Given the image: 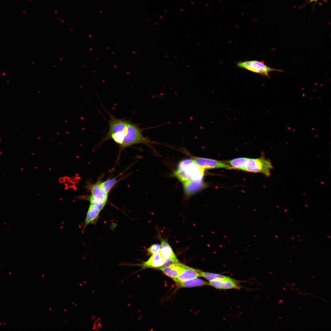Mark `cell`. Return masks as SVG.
I'll use <instances>...</instances> for the list:
<instances>
[{"label": "cell", "mask_w": 331, "mask_h": 331, "mask_svg": "<svg viewBox=\"0 0 331 331\" xmlns=\"http://www.w3.org/2000/svg\"><path fill=\"white\" fill-rule=\"evenodd\" d=\"M109 129L101 143L112 140L119 146L120 151L137 144H143L150 147L152 143L142 134L143 129L131 121L117 118L109 113Z\"/></svg>", "instance_id": "cell-1"}, {"label": "cell", "mask_w": 331, "mask_h": 331, "mask_svg": "<svg viewBox=\"0 0 331 331\" xmlns=\"http://www.w3.org/2000/svg\"><path fill=\"white\" fill-rule=\"evenodd\" d=\"M204 169L198 165L193 159H186L179 162L174 176L183 184L196 180H202Z\"/></svg>", "instance_id": "cell-2"}, {"label": "cell", "mask_w": 331, "mask_h": 331, "mask_svg": "<svg viewBox=\"0 0 331 331\" xmlns=\"http://www.w3.org/2000/svg\"><path fill=\"white\" fill-rule=\"evenodd\" d=\"M273 168L272 164L269 159L263 156L257 158H248L246 161L243 170L254 173H261L267 177L270 175V170Z\"/></svg>", "instance_id": "cell-3"}, {"label": "cell", "mask_w": 331, "mask_h": 331, "mask_svg": "<svg viewBox=\"0 0 331 331\" xmlns=\"http://www.w3.org/2000/svg\"><path fill=\"white\" fill-rule=\"evenodd\" d=\"M238 67L245 69L259 74L260 75L269 77V73L272 71H282L279 69L271 68L266 65L263 61L253 60L239 61L236 62Z\"/></svg>", "instance_id": "cell-4"}, {"label": "cell", "mask_w": 331, "mask_h": 331, "mask_svg": "<svg viewBox=\"0 0 331 331\" xmlns=\"http://www.w3.org/2000/svg\"><path fill=\"white\" fill-rule=\"evenodd\" d=\"M101 181H98L92 184L88 183L86 187L91 192L90 196L96 200L106 204L108 198V194L102 188L100 185Z\"/></svg>", "instance_id": "cell-5"}, {"label": "cell", "mask_w": 331, "mask_h": 331, "mask_svg": "<svg viewBox=\"0 0 331 331\" xmlns=\"http://www.w3.org/2000/svg\"><path fill=\"white\" fill-rule=\"evenodd\" d=\"M192 159L198 165L204 169L231 168V166L228 164L214 159L196 157H193Z\"/></svg>", "instance_id": "cell-6"}, {"label": "cell", "mask_w": 331, "mask_h": 331, "mask_svg": "<svg viewBox=\"0 0 331 331\" xmlns=\"http://www.w3.org/2000/svg\"><path fill=\"white\" fill-rule=\"evenodd\" d=\"M209 284L216 288L221 289H240V288L238 282L227 276L224 278H219L211 281Z\"/></svg>", "instance_id": "cell-7"}, {"label": "cell", "mask_w": 331, "mask_h": 331, "mask_svg": "<svg viewBox=\"0 0 331 331\" xmlns=\"http://www.w3.org/2000/svg\"><path fill=\"white\" fill-rule=\"evenodd\" d=\"M166 259L163 257L159 251L152 254L146 261L134 265L140 267L142 269L147 268H159L163 266Z\"/></svg>", "instance_id": "cell-8"}, {"label": "cell", "mask_w": 331, "mask_h": 331, "mask_svg": "<svg viewBox=\"0 0 331 331\" xmlns=\"http://www.w3.org/2000/svg\"><path fill=\"white\" fill-rule=\"evenodd\" d=\"M187 266L178 262L166 266L159 267L158 269L173 280L177 278Z\"/></svg>", "instance_id": "cell-9"}, {"label": "cell", "mask_w": 331, "mask_h": 331, "mask_svg": "<svg viewBox=\"0 0 331 331\" xmlns=\"http://www.w3.org/2000/svg\"><path fill=\"white\" fill-rule=\"evenodd\" d=\"M201 271L187 266L179 275L173 279L176 283L195 279L201 276Z\"/></svg>", "instance_id": "cell-10"}, {"label": "cell", "mask_w": 331, "mask_h": 331, "mask_svg": "<svg viewBox=\"0 0 331 331\" xmlns=\"http://www.w3.org/2000/svg\"><path fill=\"white\" fill-rule=\"evenodd\" d=\"M97 207L90 204L86 219L83 222L84 225L82 230L83 233L86 227L89 224L94 223L97 219L101 211Z\"/></svg>", "instance_id": "cell-11"}, {"label": "cell", "mask_w": 331, "mask_h": 331, "mask_svg": "<svg viewBox=\"0 0 331 331\" xmlns=\"http://www.w3.org/2000/svg\"><path fill=\"white\" fill-rule=\"evenodd\" d=\"M176 283L178 286L184 287L201 286L209 284V283L197 278Z\"/></svg>", "instance_id": "cell-12"}, {"label": "cell", "mask_w": 331, "mask_h": 331, "mask_svg": "<svg viewBox=\"0 0 331 331\" xmlns=\"http://www.w3.org/2000/svg\"><path fill=\"white\" fill-rule=\"evenodd\" d=\"M160 252L165 259L177 258L174 253L171 247L168 242L164 240L161 241Z\"/></svg>", "instance_id": "cell-13"}, {"label": "cell", "mask_w": 331, "mask_h": 331, "mask_svg": "<svg viewBox=\"0 0 331 331\" xmlns=\"http://www.w3.org/2000/svg\"><path fill=\"white\" fill-rule=\"evenodd\" d=\"M202 180H196L184 184L185 190L188 194L196 192L201 187Z\"/></svg>", "instance_id": "cell-14"}, {"label": "cell", "mask_w": 331, "mask_h": 331, "mask_svg": "<svg viewBox=\"0 0 331 331\" xmlns=\"http://www.w3.org/2000/svg\"><path fill=\"white\" fill-rule=\"evenodd\" d=\"M248 158H239L223 162L225 163L229 164L231 166L230 169L243 170L245 164Z\"/></svg>", "instance_id": "cell-15"}, {"label": "cell", "mask_w": 331, "mask_h": 331, "mask_svg": "<svg viewBox=\"0 0 331 331\" xmlns=\"http://www.w3.org/2000/svg\"><path fill=\"white\" fill-rule=\"evenodd\" d=\"M117 182V181L116 178H115L108 179L103 182L101 181L100 185L104 190L108 194Z\"/></svg>", "instance_id": "cell-16"}, {"label": "cell", "mask_w": 331, "mask_h": 331, "mask_svg": "<svg viewBox=\"0 0 331 331\" xmlns=\"http://www.w3.org/2000/svg\"><path fill=\"white\" fill-rule=\"evenodd\" d=\"M201 276L203 277L209 282L219 279L224 278L227 276L217 274L200 272Z\"/></svg>", "instance_id": "cell-17"}, {"label": "cell", "mask_w": 331, "mask_h": 331, "mask_svg": "<svg viewBox=\"0 0 331 331\" xmlns=\"http://www.w3.org/2000/svg\"><path fill=\"white\" fill-rule=\"evenodd\" d=\"M160 247V245L158 244H154L147 249V251L150 254H153L159 252Z\"/></svg>", "instance_id": "cell-18"}, {"label": "cell", "mask_w": 331, "mask_h": 331, "mask_svg": "<svg viewBox=\"0 0 331 331\" xmlns=\"http://www.w3.org/2000/svg\"><path fill=\"white\" fill-rule=\"evenodd\" d=\"M317 0H310V2H312L313 1H316Z\"/></svg>", "instance_id": "cell-19"}]
</instances>
